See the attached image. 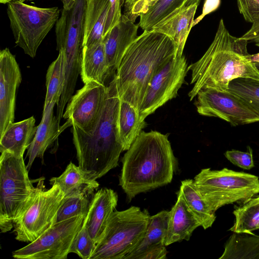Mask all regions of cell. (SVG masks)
Here are the masks:
<instances>
[{"instance_id":"2","label":"cell","mask_w":259,"mask_h":259,"mask_svg":"<svg viewBox=\"0 0 259 259\" xmlns=\"http://www.w3.org/2000/svg\"><path fill=\"white\" fill-rule=\"evenodd\" d=\"M248 41L230 34L221 19L214 37L203 55L188 66L191 72L188 94L191 101L205 88L228 90L230 82L238 78L259 79V71L248 58Z\"/></svg>"},{"instance_id":"27","label":"cell","mask_w":259,"mask_h":259,"mask_svg":"<svg viewBox=\"0 0 259 259\" xmlns=\"http://www.w3.org/2000/svg\"><path fill=\"white\" fill-rule=\"evenodd\" d=\"M179 191L185 202L200 226L207 229L212 226L216 215L198 191L192 179L182 181Z\"/></svg>"},{"instance_id":"32","label":"cell","mask_w":259,"mask_h":259,"mask_svg":"<svg viewBox=\"0 0 259 259\" xmlns=\"http://www.w3.org/2000/svg\"><path fill=\"white\" fill-rule=\"evenodd\" d=\"M228 90L240 98L259 116V79H235L230 82Z\"/></svg>"},{"instance_id":"16","label":"cell","mask_w":259,"mask_h":259,"mask_svg":"<svg viewBox=\"0 0 259 259\" xmlns=\"http://www.w3.org/2000/svg\"><path fill=\"white\" fill-rule=\"evenodd\" d=\"M201 0H186L180 7L162 19L151 30L165 34L172 38L177 56H183L184 49Z\"/></svg>"},{"instance_id":"43","label":"cell","mask_w":259,"mask_h":259,"mask_svg":"<svg viewBox=\"0 0 259 259\" xmlns=\"http://www.w3.org/2000/svg\"><path fill=\"white\" fill-rule=\"evenodd\" d=\"M61 1L63 3V9L69 10L73 6L75 0H61Z\"/></svg>"},{"instance_id":"33","label":"cell","mask_w":259,"mask_h":259,"mask_svg":"<svg viewBox=\"0 0 259 259\" xmlns=\"http://www.w3.org/2000/svg\"><path fill=\"white\" fill-rule=\"evenodd\" d=\"M186 0H158L145 13L140 14L138 25L145 30H150L162 19L180 7Z\"/></svg>"},{"instance_id":"20","label":"cell","mask_w":259,"mask_h":259,"mask_svg":"<svg viewBox=\"0 0 259 259\" xmlns=\"http://www.w3.org/2000/svg\"><path fill=\"white\" fill-rule=\"evenodd\" d=\"M117 202V194L111 189L102 188L94 193L88 212L87 225L96 244L103 234Z\"/></svg>"},{"instance_id":"19","label":"cell","mask_w":259,"mask_h":259,"mask_svg":"<svg viewBox=\"0 0 259 259\" xmlns=\"http://www.w3.org/2000/svg\"><path fill=\"white\" fill-rule=\"evenodd\" d=\"M55 104L52 103L44 108L41 121L27 149L26 157L28 158V161L26 167L28 171L35 159L39 157L43 159L44 153L49 147L66 127L72 126L68 120L64 124L60 125V123L54 114Z\"/></svg>"},{"instance_id":"44","label":"cell","mask_w":259,"mask_h":259,"mask_svg":"<svg viewBox=\"0 0 259 259\" xmlns=\"http://www.w3.org/2000/svg\"><path fill=\"white\" fill-rule=\"evenodd\" d=\"M12 1H13V0H0V2H1V3H2V4H8Z\"/></svg>"},{"instance_id":"23","label":"cell","mask_w":259,"mask_h":259,"mask_svg":"<svg viewBox=\"0 0 259 259\" xmlns=\"http://www.w3.org/2000/svg\"><path fill=\"white\" fill-rule=\"evenodd\" d=\"M80 75L84 84L95 82L105 85L110 74L103 41L83 47Z\"/></svg>"},{"instance_id":"1","label":"cell","mask_w":259,"mask_h":259,"mask_svg":"<svg viewBox=\"0 0 259 259\" xmlns=\"http://www.w3.org/2000/svg\"><path fill=\"white\" fill-rule=\"evenodd\" d=\"M121 162L119 185L129 201L170 183L178 166L168 136L154 131H142Z\"/></svg>"},{"instance_id":"7","label":"cell","mask_w":259,"mask_h":259,"mask_svg":"<svg viewBox=\"0 0 259 259\" xmlns=\"http://www.w3.org/2000/svg\"><path fill=\"white\" fill-rule=\"evenodd\" d=\"M0 157V229L11 231L13 223L32 198L35 190L23 156L9 152Z\"/></svg>"},{"instance_id":"6","label":"cell","mask_w":259,"mask_h":259,"mask_svg":"<svg viewBox=\"0 0 259 259\" xmlns=\"http://www.w3.org/2000/svg\"><path fill=\"white\" fill-rule=\"evenodd\" d=\"M150 217L135 206L114 211L90 259H124L143 238Z\"/></svg>"},{"instance_id":"9","label":"cell","mask_w":259,"mask_h":259,"mask_svg":"<svg viewBox=\"0 0 259 259\" xmlns=\"http://www.w3.org/2000/svg\"><path fill=\"white\" fill-rule=\"evenodd\" d=\"M65 194L57 185L45 189L39 180L29 202L13 223L15 239L31 242L55 223L57 212Z\"/></svg>"},{"instance_id":"17","label":"cell","mask_w":259,"mask_h":259,"mask_svg":"<svg viewBox=\"0 0 259 259\" xmlns=\"http://www.w3.org/2000/svg\"><path fill=\"white\" fill-rule=\"evenodd\" d=\"M169 211L162 210L150 217L144 236L139 245L124 259H165V241Z\"/></svg>"},{"instance_id":"39","label":"cell","mask_w":259,"mask_h":259,"mask_svg":"<svg viewBox=\"0 0 259 259\" xmlns=\"http://www.w3.org/2000/svg\"><path fill=\"white\" fill-rule=\"evenodd\" d=\"M221 0H205L202 13L194 19L193 26L198 23L207 15L215 11L220 6Z\"/></svg>"},{"instance_id":"14","label":"cell","mask_w":259,"mask_h":259,"mask_svg":"<svg viewBox=\"0 0 259 259\" xmlns=\"http://www.w3.org/2000/svg\"><path fill=\"white\" fill-rule=\"evenodd\" d=\"M107 86L95 82L85 83L68 102L63 117L85 132L92 131L102 112Z\"/></svg>"},{"instance_id":"28","label":"cell","mask_w":259,"mask_h":259,"mask_svg":"<svg viewBox=\"0 0 259 259\" xmlns=\"http://www.w3.org/2000/svg\"><path fill=\"white\" fill-rule=\"evenodd\" d=\"M219 259H259V235L233 232Z\"/></svg>"},{"instance_id":"3","label":"cell","mask_w":259,"mask_h":259,"mask_svg":"<svg viewBox=\"0 0 259 259\" xmlns=\"http://www.w3.org/2000/svg\"><path fill=\"white\" fill-rule=\"evenodd\" d=\"M176 56L172 38L157 31H144L125 51L112 79L119 99L138 110L153 75Z\"/></svg>"},{"instance_id":"40","label":"cell","mask_w":259,"mask_h":259,"mask_svg":"<svg viewBox=\"0 0 259 259\" xmlns=\"http://www.w3.org/2000/svg\"><path fill=\"white\" fill-rule=\"evenodd\" d=\"M241 37L248 42H254L259 47V22L252 24L250 28Z\"/></svg>"},{"instance_id":"31","label":"cell","mask_w":259,"mask_h":259,"mask_svg":"<svg viewBox=\"0 0 259 259\" xmlns=\"http://www.w3.org/2000/svg\"><path fill=\"white\" fill-rule=\"evenodd\" d=\"M47 92L44 108L52 103L59 104L64 88L63 57L61 51L49 66L46 74Z\"/></svg>"},{"instance_id":"30","label":"cell","mask_w":259,"mask_h":259,"mask_svg":"<svg viewBox=\"0 0 259 259\" xmlns=\"http://www.w3.org/2000/svg\"><path fill=\"white\" fill-rule=\"evenodd\" d=\"M94 194L92 192H81L65 196L55 223L80 215H85L89 212Z\"/></svg>"},{"instance_id":"37","label":"cell","mask_w":259,"mask_h":259,"mask_svg":"<svg viewBox=\"0 0 259 259\" xmlns=\"http://www.w3.org/2000/svg\"><path fill=\"white\" fill-rule=\"evenodd\" d=\"M110 8L105 24L103 37L119 21L121 14L122 7L125 0H109Z\"/></svg>"},{"instance_id":"34","label":"cell","mask_w":259,"mask_h":259,"mask_svg":"<svg viewBox=\"0 0 259 259\" xmlns=\"http://www.w3.org/2000/svg\"><path fill=\"white\" fill-rule=\"evenodd\" d=\"M88 213L84 217L82 225L76 234L70 249L83 259H90L96 243L91 238L88 228Z\"/></svg>"},{"instance_id":"38","label":"cell","mask_w":259,"mask_h":259,"mask_svg":"<svg viewBox=\"0 0 259 259\" xmlns=\"http://www.w3.org/2000/svg\"><path fill=\"white\" fill-rule=\"evenodd\" d=\"M158 0H138L134 5L128 18L135 22L140 14L145 13L149 7L154 5Z\"/></svg>"},{"instance_id":"4","label":"cell","mask_w":259,"mask_h":259,"mask_svg":"<svg viewBox=\"0 0 259 259\" xmlns=\"http://www.w3.org/2000/svg\"><path fill=\"white\" fill-rule=\"evenodd\" d=\"M119 101L112 80L107 86L105 105L95 128L87 133L72 125L78 165L92 174L95 180L118 165L123 151L117 127Z\"/></svg>"},{"instance_id":"41","label":"cell","mask_w":259,"mask_h":259,"mask_svg":"<svg viewBox=\"0 0 259 259\" xmlns=\"http://www.w3.org/2000/svg\"><path fill=\"white\" fill-rule=\"evenodd\" d=\"M137 1L138 0H125L123 14L128 17L132 7Z\"/></svg>"},{"instance_id":"24","label":"cell","mask_w":259,"mask_h":259,"mask_svg":"<svg viewBox=\"0 0 259 259\" xmlns=\"http://www.w3.org/2000/svg\"><path fill=\"white\" fill-rule=\"evenodd\" d=\"M110 8L109 0H88L85 12L83 47L103 41Z\"/></svg>"},{"instance_id":"8","label":"cell","mask_w":259,"mask_h":259,"mask_svg":"<svg viewBox=\"0 0 259 259\" xmlns=\"http://www.w3.org/2000/svg\"><path fill=\"white\" fill-rule=\"evenodd\" d=\"M7 11L16 44L25 54L34 58L59 18L60 10L58 7L39 8L14 0L8 4Z\"/></svg>"},{"instance_id":"5","label":"cell","mask_w":259,"mask_h":259,"mask_svg":"<svg viewBox=\"0 0 259 259\" xmlns=\"http://www.w3.org/2000/svg\"><path fill=\"white\" fill-rule=\"evenodd\" d=\"M193 180L199 194L214 212L225 205L243 204L259 193L257 176L226 167L203 168Z\"/></svg>"},{"instance_id":"15","label":"cell","mask_w":259,"mask_h":259,"mask_svg":"<svg viewBox=\"0 0 259 259\" xmlns=\"http://www.w3.org/2000/svg\"><path fill=\"white\" fill-rule=\"evenodd\" d=\"M21 74L15 56L8 48L0 52V136L14 122L17 88Z\"/></svg>"},{"instance_id":"11","label":"cell","mask_w":259,"mask_h":259,"mask_svg":"<svg viewBox=\"0 0 259 259\" xmlns=\"http://www.w3.org/2000/svg\"><path fill=\"white\" fill-rule=\"evenodd\" d=\"M85 216L55 223L37 239L13 251L12 256L17 259H66Z\"/></svg>"},{"instance_id":"29","label":"cell","mask_w":259,"mask_h":259,"mask_svg":"<svg viewBox=\"0 0 259 259\" xmlns=\"http://www.w3.org/2000/svg\"><path fill=\"white\" fill-rule=\"evenodd\" d=\"M233 225L229 229L233 232L252 233L259 229V195H256L245 203L235 206Z\"/></svg>"},{"instance_id":"13","label":"cell","mask_w":259,"mask_h":259,"mask_svg":"<svg viewBox=\"0 0 259 259\" xmlns=\"http://www.w3.org/2000/svg\"><path fill=\"white\" fill-rule=\"evenodd\" d=\"M196 96L194 103L201 115L220 118L233 126L259 121V116L228 90L205 88L200 90Z\"/></svg>"},{"instance_id":"26","label":"cell","mask_w":259,"mask_h":259,"mask_svg":"<svg viewBox=\"0 0 259 259\" xmlns=\"http://www.w3.org/2000/svg\"><path fill=\"white\" fill-rule=\"evenodd\" d=\"M146 125L145 120L141 119L138 109L128 102L120 100L117 127L123 151L130 148Z\"/></svg>"},{"instance_id":"18","label":"cell","mask_w":259,"mask_h":259,"mask_svg":"<svg viewBox=\"0 0 259 259\" xmlns=\"http://www.w3.org/2000/svg\"><path fill=\"white\" fill-rule=\"evenodd\" d=\"M139 27L123 14L119 21L103 37L110 75L116 71L125 51L138 37Z\"/></svg>"},{"instance_id":"36","label":"cell","mask_w":259,"mask_h":259,"mask_svg":"<svg viewBox=\"0 0 259 259\" xmlns=\"http://www.w3.org/2000/svg\"><path fill=\"white\" fill-rule=\"evenodd\" d=\"M240 13L252 24L259 22V0H237Z\"/></svg>"},{"instance_id":"42","label":"cell","mask_w":259,"mask_h":259,"mask_svg":"<svg viewBox=\"0 0 259 259\" xmlns=\"http://www.w3.org/2000/svg\"><path fill=\"white\" fill-rule=\"evenodd\" d=\"M247 57L254 64L256 69L259 71V53L251 55L248 54Z\"/></svg>"},{"instance_id":"21","label":"cell","mask_w":259,"mask_h":259,"mask_svg":"<svg viewBox=\"0 0 259 259\" xmlns=\"http://www.w3.org/2000/svg\"><path fill=\"white\" fill-rule=\"evenodd\" d=\"M199 226V223L189 210L179 190L177 200L168 213L165 246L184 240L188 241Z\"/></svg>"},{"instance_id":"35","label":"cell","mask_w":259,"mask_h":259,"mask_svg":"<svg viewBox=\"0 0 259 259\" xmlns=\"http://www.w3.org/2000/svg\"><path fill=\"white\" fill-rule=\"evenodd\" d=\"M247 151L232 149L227 150L224 155L234 165L243 169L249 170L254 167L252 148L247 146Z\"/></svg>"},{"instance_id":"25","label":"cell","mask_w":259,"mask_h":259,"mask_svg":"<svg viewBox=\"0 0 259 259\" xmlns=\"http://www.w3.org/2000/svg\"><path fill=\"white\" fill-rule=\"evenodd\" d=\"M49 181L51 185L58 186L65 196L81 192H94L99 186L92 174L71 162L60 176L52 178Z\"/></svg>"},{"instance_id":"10","label":"cell","mask_w":259,"mask_h":259,"mask_svg":"<svg viewBox=\"0 0 259 259\" xmlns=\"http://www.w3.org/2000/svg\"><path fill=\"white\" fill-rule=\"evenodd\" d=\"M87 1L75 0L70 9H63L55 25L57 49L62 52L64 72L67 76L77 75L81 71Z\"/></svg>"},{"instance_id":"22","label":"cell","mask_w":259,"mask_h":259,"mask_svg":"<svg viewBox=\"0 0 259 259\" xmlns=\"http://www.w3.org/2000/svg\"><path fill=\"white\" fill-rule=\"evenodd\" d=\"M35 120L31 116L9 124L0 136V152H9L17 156H23L35 134Z\"/></svg>"},{"instance_id":"45","label":"cell","mask_w":259,"mask_h":259,"mask_svg":"<svg viewBox=\"0 0 259 259\" xmlns=\"http://www.w3.org/2000/svg\"><path fill=\"white\" fill-rule=\"evenodd\" d=\"M18 1H20L22 2H24L25 1H33V0H18Z\"/></svg>"},{"instance_id":"12","label":"cell","mask_w":259,"mask_h":259,"mask_svg":"<svg viewBox=\"0 0 259 259\" xmlns=\"http://www.w3.org/2000/svg\"><path fill=\"white\" fill-rule=\"evenodd\" d=\"M187 68L185 57L177 56L155 73L149 83L138 109L142 120L176 97L184 82Z\"/></svg>"}]
</instances>
